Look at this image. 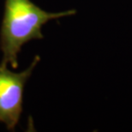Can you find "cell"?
Here are the masks:
<instances>
[{
  "label": "cell",
  "instance_id": "obj_2",
  "mask_svg": "<svg viewBox=\"0 0 132 132\" xmlns=\"http://www.w3.org/2000/svg\"><path fill=\"white\" fill-rule=\"evenodd\" d=\"M40 62L36 55L27 69L14 72L0 64V123L10 131H15L22 112L23 93L28 79Z\"/></svg>",
  "mask_w": 132,
  "mask_h": 132
},
{
  "label": "cell",
  "instance_id": "obj_1",
  "mask_svg": "<svg viewBox=\"0 0 132 132\" xmlns=\"http://www.w3.org/2000/svg\"><path fill=\"white\" fill-rule=\"evenodd\" d=\"M76 10L49 12L31 0H4V10L0 28L1 64L18 67V55L22 46L34 39H42V28L50 21L71 16Z\"/></svg>",
  "mask_w": 132,
  "mask_h": 132
}]
</instances>
